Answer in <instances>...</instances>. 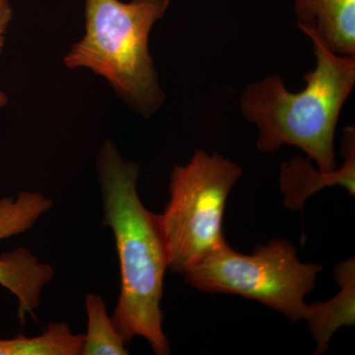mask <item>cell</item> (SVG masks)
<instances>
[{"instance_id":"2","label":"cell","mask_w":355,"mask_h":355,"mask_svg":"<svg viewBox=\"0 0 355 355\" xmlns=\"http://www.w3.org/2000/svg\"><path fill=\"white\" fill-rule=\"evenodd\" d=\"M316 57L305 74V88L291 92L279 73L250 83L240 98L248 123L259 130L257 147L272 153L284 146L303 151L318 169H336L335 135L340 112L355 84V57L331 51L308 33Z\"/></svg>"},{"instance_id":"4","label":"cell","mask_w":355,"mask_h":355,"mask_svg":"<svg viewBox=\"0 0 355 355\" xmlns=\"http://www.w3.org/2000/svg\"><path fill=\"white\" fill-rule=\"evenodd\" d=\"M242 174L241 166L202 150L196 151L186 165L175 166L169 202L159 214L170 272L184 275L227 243L222 231L224 211Z\"/></svg>"},{"instance_id":"11","label":"cell","mask_w":355,"mask_h":355,"mask_svg":"<svg viewBox=\"0 0 355 355\" xmlns=\"http://www.w3.org/2000/svg\"><path fill=\"white\" fill-rule=\"evenodd\" d=\"M87 333L83 335L81 355H127V343L109 316L106 303L97 294L85 299Z\"/></svg>"},{"instance_id":"3","label":"cell","mask_w":355,"mask_h":355,"mask_svg":"<svg viewBox=\"0 0 355 355\" xmlns=\"http://www.w3.org/2000/svg\"><path fill=\"white\" fill-rule=\"evenodd\" d=\"M169 6L170 0H85V34L65 55V67L104 77L128 106L149 118L165 100L149 35Z\"/></svg>"},{"instance_id":"7","label":"cell","mask_w":355,"mask_h":355,"mask_svg":"<svg viewBox=\"0 0 355 355\" xmlns=\"http://www.w3.org/2000/svg\"><path fill=\"white\" fill-rule=\"evenodd\" d=\"M342 154L345 163L330 172L316 169L309 158L300 156L280 166V190L284 196V205L291 210L302 209L310 196L328 187L340 186L349 195H355V132L347 127L343 132Z\"/></svg>"},{"instance_id":"5","label":"cell","mask_w":355,"mask_h":355,"mask_svg":"<svg viewBox=\"0 0 355 355\" xmlns=\"http://www.w3.org/2000/svg\"><path fill=\"white\" fill-rule=\"evenodd\" d=\"M322 270V266L299 260L291 242L275 239L258 245L250 254L238 253L225 243L184 275L198 291L256 300L298 323L304 321L306 296Z\"/></svg>"},{"instance_id":"8","label":"cell","mask_w":355,"mask_h":355,"mask_svg":"<svg viewBox=\"0 0 355 355\" xmlns=\"http://www.w3.org/2000/svg\"><path fill=\"white\" fill-rule=\"evenodd\" d=\"M294 14L304 34L338 55L355 57V0H294Z\"/></svg>"},{"instance_id":"1","label":"cell","mask_w":355,"mask_h":355,"mask_svg":"<svg viewBox=\"0 0 355 355\" xmlns=\"http://www.w3.org/2000/svg\"><path fill=\"white\" fill-rule=\"evenodd\" d=\"M97 166L103 224L113 231L120 263V296L112 319L127 345L141 336L154 354H170L161 309L169 258L159 214L140 200L139 164L121 157L111 140L102 146Z\"/></svg>"},{"instance_id":"9","label":"cell","mask_w":355,"mask_h":355,"mask_svg":"<svg viewBox=\"0 0 355 355\" xmlns=\"http://www.w3.org/2000/svg\"><path fill=\"white\" fill-rule=\"evenodd\" d=\"M335 279L340 291L326 302L308 304L304 321L317 343L315 354L328 350L331 336L342 327L355 323V260L342 261L335 268Z\"/></svg>"},{"instance_id":"6","label":"cell","mask_w":355,"mask_h":355,"mask_svg":"<svg viewBox=\"0 0 355 355\" xmlns=\"http://www.w3.org/2000/svg\"><path fill=\"white\" fill-rule=\"evenodd\" d=\"M53 202L39 193L21 191L0 200V241L22 234L51 209ZM53 266L41 263L28 249L18 248L0 256V286L18 301V317L24 321L38 308L44 287L53 279Z\"/></svg>"},{"instance_id":"12","label":"cell","mask_w":355,"mask_h":355,"mask_svg":"<svg viewBox=\"0 0 355 355\" xmlns=\"http://www.w3.org/2000/svg\"><path fill=\"white\" fill-rule=\"evenodd\" d=\"M13 17V9L10 0H0V53L3 50L6 42V32ZM8 97L3 91L0 90V109L6 107Z\"/></svg>"},{"instance_id":"10","label":"cell","mask_w":355,"mask_h":355,"mask_svg":"<svg viewBox=\"0 0 355 355\" xmlns=\"http://www.w3.org/2000/svg\"><path fill=\"white\" fill-rule=\"evenodd\" d=\"M83 338L65 322L51 323L40 336L0 340V355H81Z\"/></svg>"}]
</instances>
